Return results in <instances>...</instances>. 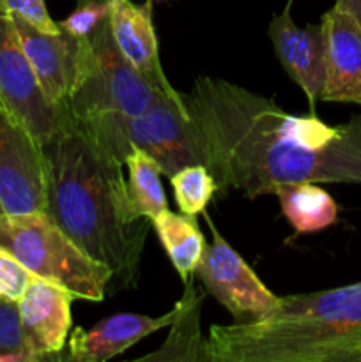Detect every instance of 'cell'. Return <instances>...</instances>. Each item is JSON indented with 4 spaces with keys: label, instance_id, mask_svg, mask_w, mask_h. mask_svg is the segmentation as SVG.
Listing matches in <instances>:
<instances>
[{
    "label": "cell",
    "instance_id": "obj_27",
    "mask_svg": "<svg viewBox=\"0 0 361 362\" xmlns=\"http://www.w3.org/2000/svg\"><path fill=\"white\" fill-rule=\"evenodd\" d=\"M151 2H154V0H151Z\"/></svg>",
    "mask_w": 361,
    "mask_h": 362
},
{
    "label": "cell",
    "instance_id": "obj_26",
    "mask_svg": "<svg viewBox=\"0 0 361 362\" xmlns=\"http://www.w3.org/2000/svg\"><path fill=\"white\" fill-rule=\"evenodd\" d=\"M4 212H6V211H4V207H2V204H0V216H2V214H4Z\"/></svg>",
    "mask_w": 361,
    "mask_h": 362
},
{
    "label": "cell",
    "instance_id": "obj_12",
    "mask_svg": "<svg viewBox=\"0 0 361 362\" xmlns=\"http://www.w3.org/2000/svg\"><path fill=\"white\" fill-rule=\"evenodd\" d=\"M324 27V85L321 99L361 105V23L333 6L321 20Z\"/></svg>",
    "mask_w": 361,
    "mask_h": 362
},
{
    "label": "cell",
    "instance_id": "obj_10",
    "mask_svg": "<svg viewBox=\"0 0 361 362\" xmlns=\"http://www.w3.org/2000/svg\"><path fill=\"white\" fill-rule=\"evenodd\" d=\"M74 296L57 283L32 276L16 303L27 350L38 361L64 359Z\"/></svg>",
    "mask_w": 361,
    "mask_h": 362
},
{
    "label": "cell",
    "instance_id": "obj_6",
    "mask_svg": "<svg viewBox=\"0 0 361 362\" xmlns=\"http://www.w3.org/2000/svg\"><path fill=\"white\" fill-rule=\"evenodd\" d=\"M76 41V73L67 99L74 120L101 113L138 115L161 95L117 48L110 16L88 37Z\"/></svg>",
    "mask_w": 361,
    "mask_h": 362
},
{
    "label": "cell",
    "instance_id": "obj_18",
    "mask_svg": "<svg viewBox=\"0 0 361 362\" xmlns=\"http://www.w3.org/2000/svg\"><path fill=\"white\" fill-rule=\"evenodd\" d=\"M152 228L183 283L193 278L195 269L207 246L197 216H188L183 212L176 214L166 209L158 218L152 219Z\"/></svg>",
    "mask_w": 361,
    "mask_h": 362
},
{
    "label": "cell",
    "instance_id": "obj_15",
    "mask_svg": "<svg viewBox=\"0 0 361 362\" xmlns=\"http://www.w3.org/2000/svg\"><path fill=\"white\" fill-rule=\"evenodd\" d=\"M176 311L161 317L120 313L98 322L92 329L76 327L67 338V352L62 361L106 362L120 356L147 336L170 327Z\"/></svg>",
    "mask_w": 361,
    "mask_h": 362
},
{
    "label": "cell",
    "instance_id": "obj_3",
    "mask_svg": "<svg viewBox=\"0 0 361 362\" xmlns=\"http://www.w3.org/2000/svg\"><path fill=\"white\" fill-rule=\"evenodd\" d=\"M205 362H361V281L278 297L258 320L212 325Z\"/></svg>",
    "mask_w": 361,
    "mask_h": 362
},
{
    "label": "cell",
    "instance_id": "obj_19",
    "mask_svg": "<svg viewBox=\"0 0 361 362\" xmlns=\"http://www.w3.org/2000/svg\"><path fill=\"white\" fill-rule=\"evenodd\" d=\"M127 166V197L137 218L152 223L161 212L168 209L165 191L161 186V168L158 163L140 148H131L124 158Z\"/></svg>",
    "mask_w": 361,
    "mask_h": 362
},
{
    "label": "cell",
    "instance_id": "obj_4",
    "mask_svg": "<svg viewBox=\"0 0 361 362\" xmlns=\"http://www.w3.org/2000/svg\"><path fill=\"white\" fill-rule=\"evenodd\" d=\"M78 129L124 165L131 148L151 156L163 175L170 177L190 165H205V152L195 133L186 98L161 94L144 113H101L74 120Z\"/></svg>",
    "mask_w": 361,
    "mask_h": 362
},
{
    "label": "cell",
    "instance_id": "obj_8",
    "mask_svg": "<svg viewBox=\"0 0 361 362\" xmlns=\"http://www.w3.org/2000/svg\"><path fill=\"white\" fill-rule=\"evenodd\" d=\"M204 216L212 232V243L205 246L195 276L207 293L232 315L236 324L258 320L271 313L278 304V296L258 279L253 269L219 235L205 211Z\"/></svg>",
    "mask_w": 361,
    "mask_h": 362
},
{
    "label": "cell",
    "instance_id": "obj_24",
    "mask_svg": "<svg viewBox=\"0 0 361 362\" xmlns=\"http://www.w3.org/2000/svg\"><path fill=\"white\" fill-rule=\"evenodd\" d=\"M0 354H23L38 361L25 345L16 304L6 300H0Z\"/></svg>",
    "mask_w": 361,
    "mask_h": 362
},
{
    "label": "cell",
    "instance_id": "obj_9",
    "mask_svg": "<svg viewBox=\"0 0 361 362\" xmlns=\"http://www.w3.org/2000/svg\"><path fill=\"white\" fill-rule=\"evenodd\" d=\"M46 180L41 145L0 108V204L7 214L45 211Z\"/></svg>",
    "mask_w": 361,
    "mask_h": 362
},
{
    "label": "cell",
    "instance_id": "obj_1",
    "mask_svg": "<svg viewBox=\"0 0 361 362\" xmlns=\"http://www.w3.org/2000/svg\"><path fill=\"white\" fill-rule=\"evenodd\" d=\"M184 98L222 193L257 198L290 182L361 184V113L329 126L212 76H198Z\"/></svg>",
    "mask_w": 361,
    "mask_h": 362
},
{
    "label": "cell",
    "instance_id": "obj_23",
    "mask_svg": "<svg viewBox=\"0 0 361 362\" xmlns=\"http://www.w3.org/2000/svg\"><path fill=\"white\" fill-rule=\"evenodd\" d=\"M0 7L7 14L23 18L32 27L39 28L42 32H48V34L62 32L59 21H55L48 14L45 0H0Z\"/></svg>",
    "mask_w": 361,
    "mask_h": 362
},
{
    "label": "cell",
    "instance_id": "obj_11",
    "mask_svg": "<svg viewBox=\"0 0 361 362\" xmlns=\"http://www.w3.org/2000/svg\"><path fill=\"white\" fill-rule=\"evenodd\" d=\"M268 35L275 48L280 66L285 69L290 80L304 92L310 103V113L321 99L324 85V27L322 23H308L297 27L290 16V6L282 14L273 16Z\"/></svg>",
    "mask_w": 361,
    "mask_h": 362
},
{
    "label": "cell",
    "instance_id": "obj_7",
    "mask_svg": "<svg viewBox=\"0 0 361 362\" xmlns=\"http://www.w3.org/2000/svg\"><path fill=\"white\" fill-rule=\"evenodd\" d=\"M0 108L20 122L39 145L74 122L69 110L46 98L25 57L13 20L0 9Z\"/></svg>",
    "mask_w": 361,
    "mask_h": 362
},
{
    "label": "cell",
    "instance_id": "obj_16",
    "mask_svg": "<svg viewBox=\"0 0 361 362\" xmlns=\"http://www.w3.org/2000/svg\"><path fill=\"white\" fill-rule=\"evenodd\" d=\"M204 293L195 283H184V293L177 300L176 315L170 324V334L158 352L140 357L154 362H205V339L200 332V306Z\"/></svg>",
    "mask_w": 361,
    "mask_h": 362
},
{
    "label": "cell",
    "instance_id": "obj_17",
    "mask_svg": "<svg viewBox=\"0 0 361 362\" xmlns=\"http://www.w3.org/2000/svg\"><path fill=\"white\" fill-rule=\"evenodd\" d=\"M283 216L296 233H315L338 219V205L315 182L282 184L275 189Z\"/></svg>",
    "mask_w": 361,
    "mask_h": 362
},
{
    "label": "cell",
    "instance_id": "obj_20",
    "mask_svg": "<svg viewBox=\"0 0 361 362\" xmlns=\"http://www.w3.org/2000/svg\"><path fill=\"white\" fill-rule=\"evenodd\" d=\"M177 207L183 214H204L205 207L218 191L216 180L205 165H190L170 177Z\"/></svg>",
    "mask_w": 361,
    "mask_h": 362
},
{
    "label": "cell",
    "instance_id": "obj_13",
    "mask_svg": "<svg viewBox=\"0 0 361 362\" xmlns=\"http://www.w3.org/2000/svg\"><path fill=\"white\" fill-rule=\"evenodd\" d=\"M110 28L120 53L156 90L170 98L180 94L163 71L151 0L144 4L110 0Z\"/></svg>",
    "mask_w": 361,
    "mask_h": 362
},
{
    "label": "cell",
    "instance_id": "obj_2",
    "mask_svg": "<svg viewBox=\"0 0 361 362\" xmlns=\"http://www.w3.org/2000/svg\"><path fill=\"white\" fill-rule=\"evenodd\" d=\"M45 212L88 257L112 269L120 288H137L152 223L137 218L122 163L85 136L76 124L41 145Z\"/></svg>",
    "mask_w": 361,
    "mask_h": 362
},
{
    "label": "cell",
    "instance_id": "obj_14",
    "mask_svg": "<svg viewBox=\"0 0 361 362\" xmlns=\"http://www.w3.org/2000/svg\"><path fill=\"white\" fill-rule=\"evenodd\" d=\"M9 16L46 98L59 108L67 110V99L76 73L78 41L64 30L48 34L32 27L23 18L14 14Z\"/></svg>",
    "mask_w": 361,
    "mask_h": 362
},
{
    "label": "cell",
    "instance_id": "obj_5",
    "mask_svg": "<svg viewBox=\"0 0 361 362\" xmlns=\"http://www.w3.org/2000/svg\"><path fill=\"white\" fill-rule=\"evenodd\" d=\"M0 246L34 276L57 283L74 299L99 303L113 279L112 269L88 257L45 211L0 216Z\"/></svg>",
    "mask_w": 361,
    "mask_h": 362
},
{
    "label": "cell",
    "instance_id": "obj_21",
    "mask_svg": "<svg viewBox=\"0 0 361 362\" xmlns=\"http://www.w3.org/2000/svg\"><path fill=\"white\" fill-rule=\"evenodd\" d=\"M110 16V0H78L76 7L66 20L59 21L60 28L74 39H85L105 23Z\"/></svg>",
    "mask_w": 361,
    "mask_h": 362
},
{
    "label": "cell",
    "instance_id": "obj_28",
    "mask_svg": "<svg viewBox=\"0 0 361 362\" xmlns=\"http://www.w3.org/2000/svg\"><path fill=\"white\" fill-rule=\"evenodd\" d=\"M360 106H361V105H360Z\"/></svg>",
    "mask_w": 361,
    "mask_h": 362
},
{
    "label": "cell",
    "instance_id": "obj_25",
    "mask_svg": "<svg viewBox=\"0 0 361 362\" xmlns=\"http://www.w3.org/2000/svg\"><path fill=\"white\" fill-rule=\"evenodd\" d=\"M335 7L350 13L353 16H356L361 23V0H336Z\"/></svg>",
    "mask_w": 361,
    "mask_h": 362
},
{
    "label": "cell",
    "instance_id": "obj_22",
    "mask_svg": "<svg viewBox=\"0 0 361 362\" xmlns=\"http://www.w3.org/2000/svg\"><path fill=\"white\" fill-rule=\"evenodd\" d=\"M32 272L0 246V300L16 304L32 279Z\"/></svg>",
    "mask_w": 361,
    "mask_h": 362
}]
</instances>
